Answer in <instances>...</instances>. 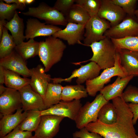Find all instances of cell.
Returning a JSON list of instances; mask_svg holds the SVG:
<instances>
[{
    "label": "cell",
    "mask_w": 138,
    "mask_h": 138,
    "mask_svg": "<svg viewBox=\"0 0 138 138\" xmlns=\"http://www.w3.org/2000/svg\"><path fill=\"white\" fill-rule=\"evenodd\" d=\"M111 100L117 113L116 122L107 125L97 120L89 123L85 128L89 131L98 133L103 138H137L133 123V114L127 103L120 97Z\"/></svg>",
    "instance_id": "1"
},
{
    "label": "cell",
    "mask_w": 138,
    "mask_h": 138,
    "mask_svg": "<svg viewBox=\"0 0 138 138\" xmlns=\"http://www.w3.org/2000/svg\"><path fill=\"white\" fill-rule=\"evenodd\" d=\"M66 48V44L60 39L52 36L40 42L38 55L45 72L61 61Z\"/></svg>",
    "instance_id": "2"
},
{
    "label": "cell",
    "mask_w": 138,
    "mask_h": 138,
    "mask_svg": "<svg viewBox=\"0 0 138 138\" xmlns=\"http://www.w3.org/2000/svg\"><path fill=\"white\" fill-rule=\"evenodd\" d=\"M87 46L91 48L93 55L89 60L81 62L89 61H94L101 69L104 70L114 66L118 51L110 38L106 37Z\"/></svg>",
    "instance_id": "3"
},
{
    "label": "cell",
    "mask_w": 138,
    "mask_h": 138,
    "mask_svg": "<svg viewBox=\"0 0 138 138\" xmlns=\"http://www.w3.org/2000/svg\"><path fill=\"white\" fill-rule=\"evenodd\" d=\"M128 76L121 64L120 55L118 51L115 56L114 66L104 70L97 77L86 82V88L88 94L91 96H95L97 93L100 91L104 88L105 85L109 82L111 78L114 76L124 77Z\"/></svg>",
    "instance_id": "4"
},
{
    "label": "cell",
    "mask_w": 138,
    "mask_h": 138,
    "mask_svg": "<svg viewBox=\"0 0 138 138\" xmlns=\"http://www.w3.org/2000/svg\"><path fill=\"white\" fill-rule=\"evenodd\" d=\"M21 13L25 16L43 20L48 24L66 26L68 23L62 13L53 7L43 2L40 3L37 7H29L27 11Z\"/></svg>",
    "instance_id": "5"
},
{
    "label": "cell",
    "mask_w": 138,
    "mask_h": 138,
    "mask_svg": "<svg viewBox=\"0 0 138 138\" xmlns=\"http://www.w3.org/2000/svg\"><path fill=\"white\" fill-rule=\"evenodd\" d=\"M109 101L100 94L91 102H87L80 108L75 121L77 128L80 129L90 122L98 120V112L101 107Z\"/></svg>",
    "instance_id": "6"
},
{
    "label": "cell",
    "mask_w": 138,
    "mask_h": 138,
    "mask_svg": "<svg viewBox=\"0 0 138 138\" xmlns=\"http://www.w3.org/2000/svg\"><path fill=\"white\" fill-rule=\"evenodd\" d=\"M111 27L109 22L99 17L97 15L90 17L85 26L84 44L88 46L93 43L105 38L104 34Z\"/></svg>",
    "instance_id": "7"
},
{
    "label": "cell",
    "mask_w": 138,
    "mask_h": 138,
    "mask_svg": "<svg viewBox=\"0 0 138 138\" xmlns=\"http://www.w3.org/2000/svg\"><path fill=\"white\" fill-rule=\"evenodd\" d=\"M104 36L115 39L138 36V19L135 16L127 15L120 23L106 31Z\"/></svg>",
    "instance_id": "8"
},
{
    "label": "cell",
    "mask_w": 138,
    "mask_h": 138,
    "mask_svg": "<svg viewBox=\"0 0 138 138\" xmlns=\"http://www.w3.org/2000/svg\"><path fill=\"white\" fill-rule=\"evenodd\" d=\"M101 69L95 62L91 61L85 65H82L72 72L69 77L65 78H52L53 83H61L63 82H70L72 79L77 78L76 82L78 84H81L87 81L92 79L99 75Z\"/></svg>",
    "instance_id": "9"
},
{
    "label": "cell",
    "mask_w": 138,
    "mask_h": 138,
    "mask_svg": "<svg viewBox=\"0 0 138 138\" xmlns=\"http://www.w3.org/2000/svg\"><path fill=\"white\" fill-rule=\"evenodd\" d=\"M79 100L71 101H61L50 108L41 111V116L51 115L67 117L75 121L82 106Z\"/></svg>",
    "instance_id": "10"
},
{
    "label": "cell",
    "mask_w": 138,
    "mask_h": 138,
    "mask_svg": "<svg viewBox=\"0 0 138 138\" xmlns=\"http://www.w3.org/2000/svg\"><path fill=\"white\" fill-rule=\"evenodd\" d=\"M64 118L51 115L41 116L34 136L38 138H53L59 132L60 124Z\"/></svg>",
    "instance_id": "11"
},
{
    "label": "cell",
    "mask_w": 138,
    "mask_h": 138,
    "mask_svg": "<svg viewBox=\"0 0 138 138\" xmlns=\"http://www.w3.org/2000/svg\"><path fill=\"white\" fill-rule=\"evenodd\" d=\"M61 29L56 26L46 25L45 23L41 22L37 19L30 18L26 21L25 39L28 40L37 37L52 36Z\"/></svg>",
    "instance_id": "12"
},
{
    "label": "cell",
    "mask_w": 138,
    "mask_h": 138,
    "mask_svg": "<svg viewBox=\"0 0 138 138\" xmlns=\"http://www.w3.org/2000/svg\"><path fill=\"white\" fill-rule=\"evenodd\" d=\"M97 15L108 20L111 27L121 22L127 15L121 7L113 4L111 0H101Z\"/></svg>",
    "instance_id": "13"
},
{
    "label": "cell",
    "mask_w": 138,
    "mask_h": 138,
    "mask_svg": "<svg viewBox=\"0 0 138 138\" xmlns=\"http://www.w3.org/2000/svg\"><path fill=\"white\" fill-rule=\"evenodd\" d=\"M22 107L21 95L19 91L7 87L5 91L0 95L1 117L12 114L15 111Z\"/></svg>",
    "instance_id": "14"
},
{
    "label": "cell",
    "mask_w": 138,
    "mask_h": 138,
    "mask_svg": "<svg viewBox=\"0 0 138 138\" xmlns=\"http://www.w3.org/2000/svg\"><path fill=\"white\" fill-rule=\"evenodd\" d=\"M18 90L21 95L23 111L37 110L42 111L47 109L42 96L35 91L30 85L22 87Z\"/></svg>",
    "instance_id": "15"
},
{
    "label": "cell",
    "mask_w": 138,
    "mask_h": 138,
    "mask_svg": "<svg viewBox=\"0 0 138 138\" xmlns=\"http://www.w3.org/2000/svg\"><path fill=\"white\" fill-rule=\"evenodd\" d=\"M85 26L84 25L68 22L64 29L59 30L52 36L67 41L70 45L79 44L84 38Z\"/></svg>",
    "instance_id": "16"
},
{
    "label": "cell",
    "mask_w": 138,
    "mask_h": 138,
    "mask_svg": "<svg viewBox=\"0 0 138 138\" xmlns=\"http://www.w3.org/2000/svg\"><path fill=\"white\" fill-rule=\"evenodd\" d=\"M0 65L4 68L15 72L27 78L30 77V69L25 61L15 50L6 56L0 59Z\"/></svg>",
    "instance_id": "17"
},
{
    "label": "cell",
    "mask_w": 138,
    "mask_h": 138,
    "mask_svg": "<svg viewBox=\"0 0 138 138\" xmlns=\"http://www.w3.org/2000/svg\"><path fill=\"white\" fill-rule=\"evenodd\" d=\"M30 70L31 78L29 85L43 99L48 85L51 80V75L45 73L44 68L40 64Z\"/></svg>",
    "instance_id": "18"
},
{
    "label": "cell",
    "mask_w": 138,
    "mask_h": 138,
    "mask_svg": "<svg viewBox=\"0 0 138 138\" xmlns=\"http://www.w3.org/2000/svg\"><path fill=\"white\" fill-rule=\"evenodd\" d=\"M22 108L18 109L14 114L6 115L0 120V137H3L17 127L27 116L28 111L22 112Z\"/></svg>",
    "instance_id": "19"
},
{
    "label": "cell",
    "mask_w": 138,
    "mask_h": 138,
    "mask_svg": "<svg viewBox=\"0 0 138 138\" xmlns=\"http://www.w3.org/2000/svg\"><path fill=\"white\" fill-rule=\"evenodd\" d=\"M134 77L133 75L124 77H118L113 83L104 87L100 94L108 101L117 97H121L124 89Z\"/></svg>",
    "instance_id": "20"
},
{
    "label": "cell",
    "mask_w": 138,
    "mask_h": 138,
    "mask_svg": "<svg viewBox=\"0 0 138 138\" xmlns=\"http://www.w3.org/2000/svg\"><path fill=\"white\" fill-rule=\"evenodd\" d=\"M121 64L128 76H138V52L125 49L118 50Z\"/></svg>",
    "instance_id": "21"
},
{
    "label": "cell",
    "mask_w": 138,
    "mask_h": 138,
    "mask_svg": "<svg viewBox=\"0 0 138 138\" xmlns=\"http://www.w3.org/2000/svg\"><path fill=\"white\" fill-rule=\"evenodd\" d=\"M5 27L10 32L16 45L23 42L25 39L24 34L23 19L19 16L16 11L13 18L7 22Z\"/></svg>",
    "instance_id": "22"
},
{
    "label": "cell",
    "mask_w": 138,
    "mask_h": 138,
    "mask_svg": "<svg viewBox=\"0 0 138 138\" xmlns=\"http://www.w3.org/2000/svg\"><path fill=\"white\" fill-rule=\"evenodd\" d=\"M88 95L86 88L81 84L66 85L63 86L61 99L66 101L79 100L87 97Z\"/></svg>",
    "instance_id": "23"
},
{
    "label": "cell",
    "mask_w": 138,
    "mask_h": 138,
    "mask_svg": "<svg viewBox=\"0 0 138 138\" xmlns=\"http://www.w3.org/2000/svg\"><path fill=\"white\" fill-rule=\"evenodd\" d=\"M40 42L34 39H30L27 42H22L16 45L15 51L26 61L29 58L38 55Z\"/></svg>",
    "instance_id": "24"
},
{
    "label": "cell",
    "mask_w": 138,
    "mask_h": 138,
    "mask_svg": "<svg viewBox=\"0 0 138 138\" xmlns=\"http://www.w3.org/2000/svg\"><path fill=\"white\" fill-rule=\"evenodd\" d=\"M62 87L63 86L58 83H50L48 84L43 99L47 109L57 104L61 100Z\"/></svg>",
    "instance_id": "25"
},
{
    "label": "cell",
    "mask_w": 138,
    "mask_h": 138,
    "mask_svg": "<svg viewBox=\"0 0 138 138\" xmlns=\"http://www.w3.org/2000/svg\"><path fill=\"white\" fill-rule=\"evenodd\" d=\"M4 84L7 87L18 90L22 87L29 85L30 79L22 78L19 74L4 68Z\"/></svg>",
    "instance_id": "26"
},
{
    "label": "cell",
    "mask_w": 138,
    "mask_h": 138,
    "mask_svg": "<svg viewBox=\"0 0 138 138\" xmlns=\"http://www.w3.org/2000/svg\"><path fill=\"white\" fill-rule=\"evenodd\" d=\"M41 112L37 110L28 111L26 117L17 127L21 131L34 132L40 121Z\"/></svg>",
    "instance_id": "27"
},
{
    "label": "cell",
    "mask_w": 138,
    "mask_h": 138,
    "mask_svg": "<svg viewBox=\"0 0 138 138\" xmlns=\"http://www.w3.org/2000/svg\"><path fill=\"white\" fill-rule=\"evenodd\" d=\"M65 18L68 22L85 25L90 17L83 8L76 3L72 6Z\"/></svg>",
    "instance_id": "28"
},
{
    "label": "cell",
    "mask_w": 138,
    "mask_h": 138,
    "mask_svg": "<svg viewBox=\"0 0 138 138\" xmlns=\"http://www.w3.org/2000/svg\"><path fill=\"white\" fill-rule=\"evenodd\" d=\"M117 118V113L115 106L112 103L109 101L101 107L98 115V120L107 125L115 123Z\"/></svg>",
    "instance_id": "29"
},
{
    "label": "cell",
    "mask_w": 138,
    "mask_h": 138,
    "mask_svg": "<svg viewBox=\"0 0 138 138\" xmlns=\"http://www.w3.org/2000/svg\"><path fill=\"white\" fill-rule=\"evenodd\" d=\"M16 46L13 38L9 34L8 30L4 27L0 43V59L10 54Z\"/></svg>",
    "instance_id": "30"
},
{
    "label": "cell",
    "mask_w": 138,
    "mask_h": 138,
    "mask_svg": "<svg viewBox=\"0 0 138 138\" xmlns=\"http://www.w3.org/2000/svg\"><path fill=\"white\" fill-rule=\"evenodd\" d=\"M117 50L125 49L138 52V36L123 38H110Z\"/></svg>",
    "instance_id": "31"
},
{
    "label": "cell",
    "mask_w": 138,
    "mask_h": 138,
    "mask_svg": "<svg viewBox=\"0 0 138 138\" xmlns=\"http://www.w3.org/2000/svg\"><path fill=\"white\" fill-rule=\"evenodd\" d=\"M19 7L15 3L8 4L4 3L3 0L0 1V20L7 19L8 21L14 17L16 10Z\"/></svg>",
    "instance_id": "32"
},
{
    "label": "cell",
    "mask_w": 138,
    "mask_h": 138,
    "mask_svg": "<svg viewBox=\"0 0 138 138\" xmlns=\"http://www.w3.org/2000/svg\"><path fill=\"white\" fill-rule=\"evenodd\" d=\"M87 12L90 17L97 15L101 4V0H75Z\"/></svg>",
    "instance_id": "33"
},
{
    "label": "cell",
    "mask_w": 138,
    "mask_h": 138,
    "mask_svg": "<svg viewBox=\"0 0 138 138\" xmlns=\"http://www.w3.org/2000/svg\"><path fill=\"white\" fill-rule=\"evenodd\" d=\"M114 4L121 7L127 15L135 16L134 12L138 1L137 0H111Z\"/></svg>",
    "instance_id": "34"
},
{
    "label": "cell",
    "mask_w": 138,
    "mask_h": 138,
    "mask_svg": "<svg viewBox=\"0 0 138 138\" xmlns=\"http://www.w3.org/2000/svg\"><path fill=\"white\" fill-rule=\"evenodd\" d=\"M121 97L126 103L138 104V88L131 85H129Z\"/></svg>",
    "instance_id": "35"
},
{
    "label": "cell",
    "mask_w": 138,
    "mask_h": 138,
    "mask_svg": "<svg viewBox=\"0 0 138 138\" xmlns=\"http://www.w3.org/2000/svg\"><path fill=\"white\" fill-rule=\"evenodd\" d=\"M75 0H57L53 7L65 17L75 3Z\"/></svg>",
    "instance_id": "36"
},
{
    "label": "cell",
    "mask_w": 138,
    "mask_h": 138,
    "mask_svg": "<svg viewBox=\"0 0 138 138\" xmlns=\"http://www.w3.org/2000/svg\"><path fill=\"white\" fill-rule=\"evenodd\" d=\"M73 138H102L99 134L88 131L84 127L73 134Z\"/></svg>",
    "instance_id": "37"
},
{
    "label": "cell",
    "mask_w": 138,
    "mask_h": 138,
    "mask_svg": "<svg viewBox=\"0 0 138 138\" xmlns=\"http://www.w3.org/2000/svg\"><path fill=\"white\" fill-rule=\"evenodd\" d=\"M32 132L20 130L17 127L4 136L0 138H30Z\"/></svg>",
    "instance_id": "38"
},
{
    "label": "cell",
    "mask_w": 138,
    "mask_h": 138,
    "mask_svg": "<svg viewBox=\"0 0 138 138\" xmlns=\"http://www.w3.org/2000/svg\"><path fill=\"white\" fill-rule=\"evenodd\" d=\"M127 103L130 110L133 114V123L134 125L136 124L138 119V104L131 103Z\"/></svg>",
    "instance_id": "39"
},
{
    "label": "cell",
    "mask_w": 138,
    "mask_h": 138,
    "mask_svg": "<svg viewBox=\"0 0 138 138\" xmlns=\"http://www.w3.org/2000/svg\"><path fill=\"white\" fill-rule=\"evenodd\" d=\"M6 3L8 4H10L11 3H15L19 7V10H24L26 7V5L20 2L19 0H3Z\"/></svg>",
    "instance_id": "40"
},
{
    "label": "cell",
    "mask_w": 138,
    "mask_h": 138,
    "mask_svg": "<svg viewBox=\"0 0 138 138\" xmlns=\"http://www.w3.org/2000/svg\"><path fill=\"white\" fill-rule=\"evenodd\" d=\"M5 83V75L4 68L0 65V84Z\"/></svg>",
    "instance_id": "41"
},
{
    "label": "cell",
    "mask_w": 138,
    "mask_h": 138,
    "mask_svg": "<svg viewBox=\"0 0 138 138\" xmlns=\"http://www.w3.org/2000/svg\"><path fill=\"white\" fill-rule=\"evenodd\" d=\"M7 22L6 20H0V41L2 36L4 28Z\"/></svg>",
    "instance_id": "42"
},
{
    "label": "cell",
    "mask_w": 138,
    "mask_h": 138,
    "mask_svg": "<svg viewBox=\"0 0 138 138\" xmlns=\"http://www.w3.org/2000/svg\"><path fill=\"white\" fill-rule=\"evenodd\" d=\"M7 87H5L3 84H0V95L3 93L6 90Z\"/></svg>",
    "instance_id": "43"
},
{
    "label": "cell",
    "mask_w": 138,
    "mask_h": 138,
    "mask_svg": "<svg viewBox=\"0 0 138 138\" xmlns=\"http://www.w3.org/2000/svg\"><path fill=\"white\" fill-rule=\"evenodd\" d=\"M35 1L34 0H25L26 4H30L33 3Z\"/></svg>",
    "instance_id": "44"
},
{
    "label": "cell",
    "mask_w": 138,
    "mask_h": 138,
    "mask_svg": "<svg viewBox=\"0 0 138 138\" xmlns=\"http://www.w3.org/2000/svg\"><path fill=\"white\" fill-rule=\"evenodd\" d=\"M134 14L135 16L138 19V9L135 10V11Z\"/></svg>",
    "instance_id": "45"
},
{
    "label": "cell",
    "mask_w": 138,
    "mask_h": 138,
    "mask_svg": "<svg viewBox=\"0 0 138 138\" xmlns=\"http://www.w3.org/2000/svg\"><path fill=\"white\" fill-rule=\"evenodd\" d=\"M30 138H38L36 137H35L34 136H32Z\"/></svg>",
    "instance_id": "46"
},
{
    "label": "cell",
    "mask_w": 138,
    "mask_h": 138,
    "mask_svg": "<svg viewBox=\"0 0 138 138\" xmlns=\"http://www.w3.org/2000/svg\"><path fill=\"white\" fill-rule=\"evenodd\" d=\"M137 138H138V137H137Z\"/></svg>",
    "instance_id": "47"
}]
</instances>
